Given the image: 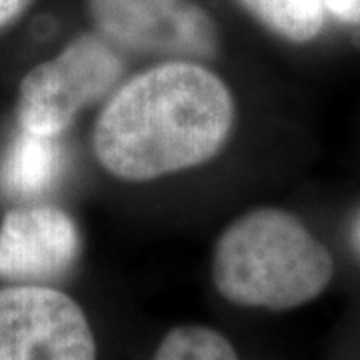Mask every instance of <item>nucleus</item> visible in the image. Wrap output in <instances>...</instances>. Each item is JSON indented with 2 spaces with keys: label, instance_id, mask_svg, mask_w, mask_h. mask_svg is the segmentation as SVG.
Returning <instances> with one entry per match:
<instances>
[{
  "label": "nucleus",
  "instance_id": "obj_8",
  "mask_svg": "<svg viewBox=\"0 0 360 360\" xmlns=\"http://www.w3.org/2000/svg\"><path fill=\"white\" fill-rule=\"evenodd\" d=\"M262 25L290 42L316 39L324 25L321 0H240Z\"/></svg>",
  "mask_w": 360,
  "mask_h": 360
},
{
  "label": "nucleus",
  "instance_id": "obj_7",
  "mask_svg": "<svg viewBox=\"0 0 360 360\" xmlns=\"http://www.w3.org/2000/svg\"><path fill=\"white\" fill-rule=\"evenodd\" d=\"M60 167L56 139L28 134L16 141L2 167V186L11 194H34L51 184Z\"/></svg>",
  "mask_w": 360,
  "mask_h": 360
},
{
  "label": "nucleus",
  "instance_id": "obj_4",
  "mask_svg": "<svg viewBox=\"0 0 360 360\" xmlns=\"http://www.w3.org/2000/svg\"><path fill=\"white\" fill-rule=\"evenodd\" d=\"M0 360H96L84 310L49 286L0 288Z\"/></svg>",
  "mask_w": 360,
  "mask_h": 360
},
{
  "label": "nucleus",
  "instance_id": "obj_1",
  "mask_svg": "<svg viewBox=\"0 0 360 360\" xmlns=\"http://www.w3.org/2000/svg\"><path fill=\"white\" fill-rule=\"evenodd\" d=\"M232 124L234 101L220 77L172 60L116 90L96 118L92 146L116 179L146 182L214 158Z\"/></svg>",
  "mask_w": 360,
  "mask_h": 360
},
{
  "label": "nucleus",
  "instance_id": "obj_6",
  "mask_svg": "<svg viewBox=\"0 0 360 360\" xmlns=\"http://www.w3.org/2000/svg\"><path fill=\"white\" fill-rule=\"evenodd\" d=\"M75 220L56 206L11 210L0 224V278L39 284L56 281L75 264Z\"/></svg>",
  "mask_w": 360,
  "mask_h": 360
},
{
  "label": "nucleus",
  "instance_id": "obj_5",
  "mask_svg": "<svg viewBox=\"0 0 360 360\" xmlns=\"http://www.w3.org/2000/svg\"><path fill=\"white\" fill-rule=\"evenodd\" d=\"M106 39L130 51L210 58L219 49L212 18L191 0H89Z\"/></svg>",
  "mask_w": 360,
  "mask_h": 360
},
{
  "label": "nucleus",
  "instance_id": "obj_11",
  "mask_svg": "<svg viewBox=\"0 0 360 360\" xmlns=\"http://www.w3.org/2000/svg\"><path fill=\"white\" fill-rule=\"evenodd\" d=\"M32 0H0V28L14 22Z\"/></svg>",
  "mask_w": 360,
  "mask_h": 360
},
{
  "label": "nucleus",
  "instance_id": "obj_9",
  "mask_svg": "<svg viewBox=\"0 0 360 360\" xmlns=\"http://www.w3.org/2000/svg\"><path fill=\"white\" fill-rule=\"evenodd\" d=\"M153 360H238L229 338L200 324L172 328L156 348Z\"/></svg>",
  "mask_w": 360,
  "mask_h": 360
},
{
  "label": "nucleus",
  "instance_id": "obj_10",
  "mask_svg": "<svg viewBox=\"0 0 360 360\" xmlns=\"http://www.w3.org/2000/svg\"><path fill=\"white\" fill-rule=\"evenodd\" d=\"M324 11L348 25H360V0H321Z\"/></svg>",
  "mask_w": 360,
  "mask_h": 360
},
{
  "label": "nucleus",
  "instance_id": "obj_2",
  "mask_svg": "<svg viewBox=\"0 0 360 360\" xmlns=\"http://www.w3.org/2000/svg\"><path fill=\"white\" fill-rule=\"evenodd\" d=\"M335 274L333 255L302 220L281 208L252 210L220 234L212 281L232 304L290 310L314 300Z\"/></svg>",
  "mask_w": 360,
  "mask_h": 360
},
{
  "label": "nucleus",
  "instance_id": "obj_3",
  "mask_svg": "<svg viewBox=\"0 0 360 360\" xmlns=\"http://www.w3.org/2000/svg\"><path fill=\"white\" fill-rule=\"evenodd\" d=\"M120 75L122 63L106 40L96 34L78 37L22 78L16 106L20 129L56 139L82 108L115 89Z\"/></svg>",
  "mask_w": 360,
  "mask_h": 360
}]
</instances>
